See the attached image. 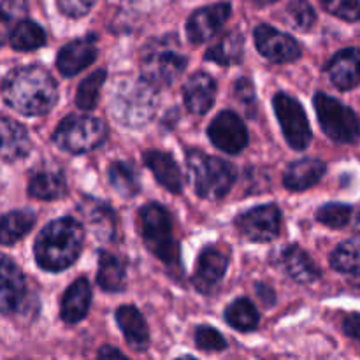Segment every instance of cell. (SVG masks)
Instances as JSON below:
<instances>
[{
	"mask_svg": "<svg viewBox=\"0 0 360 360\" xmlns=\"http://www.w3.org/2000/svg\"><path fill=\"white\" fill-rule=\"evenodd\" d=\"M139 227L148 250L167 266H178L179 248L172 234L169 211L157 202L146 204L139 211Z\"/></svg>",
	"mask_w": 360,
	"mask_h": 360,
	"instance_id": "cell-6",
	"label": "cell"
},
{
	"mask_svg": "<svg viewBox=\"0 0 360 360\" xmlns=\"http://www.w3.org/2000/svg\"><path fill=\"white\" fill-rule=\"evenodd\" d=\"M105 70L98 69L95 70L94 74H90L88 77H84L81 81V84L77 86V94H76V105L83 111H91V109L97 105L98 102V95H101L102 84L105 83Z\"/></svg>",
	"mask_w": 360,
	"mask_h": 360,
	"instance_id": "cell-35",
	"label": "cell"
},
{
	"mask_svg": "<svg viewBox=\"0 0 360 360\" xmlns=\"http://www.w3.org/2000/svg\"><path fill=\"white\" fill-rule=\"evenodd\" d=\"M327 167L319 158H301L287 167L283 183L292 192H302L315 186L326 174Z\"/></svg>",
	"mask_w": 360,
	"mask_h": 360,
	"instance_id": "cell-21",
	"label": "cell"
},
{
	"mask_svg": "<svg viewBox=\"0 0 360 360\" xmlns=\"http://www.w3.org/2000/svg\"><path fill=\"white\" fill-rule=\"evenodd\" d=\"M352 214H354V211H352V206H348V204L330 202L316 211V220L330 229H343L348 225Z\"/></svg>",
	"mask_w": 360,
	"mask_h": 360,
	"instance_id": "cell-36",
	"label": "cell"
},
{
	"mask_svg": "<svg viewBox=\"0 0 360 360\" xmlns=\"http://www.w3.org/2000/svg\"><path fill=\"white\" fill-rule=\"evenodd\" d=\"M229 267V252L221 246H207L200 252L197 259L195 273H193V287L200 294H213L225 276Z\"/></svg>",
	"mask_w": 360,
	"mask_h": 360,
	"instance_id": "cell-13",
	"label": "cell"
},
{
	"mask_svg": "<svg viewBox=\"0 0 360 360\" xmlns=\"http://www.w3.org/2000/svg\"><path fill=\"white\" fill-rule=\"evenodd\" d=\"M32 141L27 129L11 118H0V158L6 162L23 160L30 153Z\"/></svg>",
	"mask_w": 360,
	"mask_h": 360,
	"instance_id": "cell-18",
	"label": "cell"
},
{
	"mask_svg": "<svg viewBox=\"0 0 360 360\" xmlns=\"http://www.w3.org/2000/svg\"><path fill=\"white\" fill-rule=\"evenodd\" d=\"M253 2H255L257 6H271V4L278 2V0H253Z\"/></svg>",
	"mask_w": 360,
	"mask_h": 360,
	"instance_id": "cell-45",
	"label": "cell"
},
{
	"mask_svg": "<svg viewBox=\"0 0 360 360\" xmlns=\"http://www.w3.org/2000/svg\"><path fill=\"white\" fill-rule=\"evenodd\" d=\"M97 281L105 292H122L125 288V264H123V260L109 252H101Z\"/></svg>",
	"mask_w": 360,
	"mask_h": 360,
	"instance_id": "cell-29",
	"label": "cell"
},
{
	"mask_svg": "<svg viewBox=\"0 0 360 360\" xmlns=\"http://www.w3.org/2000/svg\"><path fill=\"white\" fill-rule=\"evenodd\" d=\"M330 266L338 273L360 274V238L341 243L330 255Z\"/></svg>",
	"mask_w": 360,
	"mask_h": 360,
	"instance_id": "cell-32",
	"label": "cell"
},
{
	"mask_svg": "<svg viewBox=\"0 0 360 360\" xmlns=\"http://www.w3.org/2000/svg\"><path fill=\"white\" fill-rule=\"evenodd\" d=\"M13 360H23V359H13Z\"/></svg>",
	"mask_w": 360,
	"mask_h": 360,
	"instance_id": "cell-47",
	"label": "cell"
},
{
	"mask_svg": "<svg viewBox=\"0 0 360 360\" xmlns=\"http://www.w3.org/2000/svg\"><path fill=\"white\" fill-rule=\"evenodd\" d=\"M97 360H130V359H127L125 355H123L120 350H116V348L102 347L101 350H98Z\"/></svg>",
	"mask_w": 360,
	"mask_h": 360,
	"instance_id": "cell-43",
	"label": "cell"
},
{
	"mask_svg": "<svg viewBox=\"0 0 360 360\" xmlns=\"http://www.w3.org/2000/svg\"><path fill=\"white\" fill-rule=\"evenodd\" d=\"M116 322H118L127 343L134 350L144 352L150 347V330H148L146 320L139 309L134 306H120L116 311Z\"/></svg>",
	"mask_w": 360,
	"mask_h": 360,
	"instance_id": "cell-22",
	"label": "cell"
},
{
	"mask_svg": "<svg viewBox=\"0 0 360 360\" xmlns=\"http://www.w3.org/2000/svg\"><path fill=\"white\" fill-rule=\"evenodd\" d=\"M79 211L91 234L101 241H111L116 232V218L111 207L97 199H86L79 204Z\"/></svg>",
	"mask_w": 360,
	"mask_h": 360,
	"instance_id": "cell-20",
	"label": "cell"
},
{
	"mask_svg": "<svg viewBox=\"0 0 360 360\" xmlns=\"http://www.w3.org/2000/svg\"><path fill=\"white\" fill-rule=\"evenodd\" d=\"M35 213L30 210H18L0 217V245L9 246L20 241L32 231Z\"/></svg>",
	"mask_w": 360,
	"mask_h": 360,
	"instance_id": "cell-28",
	"label": "cell"
},
{
	"mask_svg": "<svg viewBox=\"0 0 360 360\" xmlns=\"http://www.w3.org/2000/svg\"><path fill=\"white\" fill-rule=\"evenodd\" d=\"M176 360H197V359L190 357V355H185V357H179V359H176Z\"/></svg>",
	"mask_w": 360,
	"mask_h": 360,
	"instance_id": "cell-46",
	"label": "cell"
},
{
	"mask_svg": "<svg viewBox=\"0 0 360 360\" xmlns=\"http://www.w3.org/2000/svg\"><path fill=\"white\" fill-rule=\"evenodd\" d=\"M95 58H97V42H95L94 35H88V37L76 39L63 46L56 58V67L62 76L70 77L91 65Z\"/></svg>",
	"mask_w": 360,
	"mask_h": 360,
	"instance_id": "cell-16",
	"label": "cell"
},
{
	"mask_svg": "<svg viewBox=\"0 0 360 360\" xmlns=\"http://www.w3.org/2000/svg\"><path fill=\"white\" fill-rule=\"evenodd\" d=\"M56 81L37 65L11 70L2 83L4 102L21 115H46L56 104Z\"/></svg>",
	"mask_w": 360,
	"mask_h": 360,
	"instance_id": "cell-1",
	"label": "cell"
},
{
	"mask_svg": "<svg viewBox=\"0 0 360 360\" xmlns=\"http://www.w3.org/2000/svg\"><path fill=\"white\" fill-rule=\"evenodd\" d=\"M287 16L290 25H294V28L302 32L309 30L316 21L315 9H313L311 4L306 2V0H294L292 4H288Z\"/></svg>",
	"mask_w": 360,
	"mask_h": 360,
	"instance_id": "cell-37",
	"label": "cell"
},
{
	"mask_svg": "<svg viewBox=\"0 0 360 360\" xmlns=\"http://www.w3.org/2000/svg\"><path fill=\"white\" fill-rule=\"evenodd\" d=\"M28 193L41 200L62 199L67 195L65 178L60 171L46 169V171L32 176L30 183H28Z\"/></svg>",
	"mask_w": 360,
	"mask_h": 360,
	"instance_id": "cell-26",
	"label": "cell"
},
{
	"mask_svg": "<svg viewBox=\"0 0 360 360\" xmlns=\"http://www.w3.org/2000/svg\"><path fill=\"white\" fill-rule=\"evenodd\" d=\"M83 248V227L74 218L65 217L46 225L35 241V260L44 271L67 269Z\"/></svg>",
	"mask_w": 360,
	"mask_h": 360,
	"instance_id": "cell-2",
	"label": "cell"
},
{
	"mask_svg": "<svg viewBox=\"0 0 360 360\" xmlns=\"http://www.w3.org/2000/svg\"><path fill=\"white\" fill-rule=\"evenodd\" d=\"M236 227L250 241H273L281 227V211L274 204L257 206L239 214L236 218Z\"/></svg>",
	"mask_w": 360,
	"mask_h": 360,
	"instance_id": "cell-10",
	"label": "cell"
},
{
	"mask_svg": "<svg viewBox=\"0 0 360 360\" xmlns=\"http://www.w3.org/2000/svg\"><path fill=\"white\" fill-rule=\"evenodd\" d=\"M245 39L239 32H227L206 51V60L220 65H236L243 60Z\"/></svg>",
	"mask_w": 360,
	"mask_h": 360,
	"instance_id": "cell-27",
	"label": "cell"
},
{
	"mask_svg": "<svg viewBox=\"0 0 360 360\" xmlns=\"http://www.w3.org/2000/svg\"><path fill=\"white\" fill-rule=\"evenodd\" d=\"M354 229L357 234H360V210L355 213V218H354Z\"/></svg>",
	"mask_w": 360,
	"mask_h": 360,
	"instance_id": "cell-44",
	"label": "cell"
},
{
	"mask_svg": "<svg viewBox=\"0 0 360 360\" xmlns=\"http://www.w3.org/2000/svg\"><path fill=\"white\" fill-rule=\"evenodd\" d=\"M186 58L179 51L174 35L155 39L148 42L141 56V77L158 90L169 86L183 74Z\"/></svg>",
	"mask_w": 360,
	"mask_h": 360,
	"instance_id": "cell-4",
	"label": "cell"
},
{
	"mask_svg": "<svg viewBox=\"0 0 360 360\" xmlns=\"http://www.w3.org/2000/svg\"><path fill=\"white\" fill-rule=\"evenodd\" d=\"M144 164L150 167L157 181L169 192L179 193L183 190V176L174 158L164 151L150 150L144 153Z\"/></svg>",
	"mask_w": 360,
	"mask_h": 360,
	"instance_id": "cell-23",
	"label": "cell"
},
{
	"mask_svg": "<svg viewBox=\"0 0 360 360\" xmlns=\"http://www.w3.org/2000/svg\"><path fill=\"white\" fill-rule=\"evenodd\" d=\"M27 283L20 267L0 253V313H13L20 308Z\"/></svg>",
	"mask_w": 360,
	"mask_h": 360,
	"instance_id": "cell-15",
	"label": "cell"
},
{
	"mask_svg": "<svg viewBox=\"0 0 360 360\" xmlns=\"http://www.w3.org/2000/svg\"><path fill=\"white\" fill-rule=\"evenodd\" d=\"M210 139L218 150L229 155H236L248 146V130L243 120L232 111H221L217 118L211 122Z\"/></svg>",
	"mask_w": 360,
	"mask_h": 360,
	"instance_id": "cell-11",
	"label": "cell"
},
{
	"mask_svg": "<svg viewBox=\"0 0 360 360\" xmlns=\"http://www.w3.org/2000/svg\"><path fill=\"white\" fill-rule=\"evenodd\" d=\"M91 304V287L86 278H77L62 299V319L67 323H77L86 316Z\"/></svg>",
	"mask_w": 360,
	"mask_h": 360,
	"instance_id": "cell-24",
	"label": "cell"
},
{
	"mask_svg": "<svg viewBox=\"0 0 360 360\" xmlns=\"http://www.w3.org/2000/svg\"><path fill=\"white\" fill-rule=\"evenodd\" d=\"M322 7L333 16L345 21H360V0H320Z\"/></svg>",
	"mask_w": 360,
	"mask_h": 360,
	"instance_id": "cell-38",
	"label": "cell"
},
{
	"mask_svg": "<svg viewBox=\"0 0 360 360\" xmlns=\"http://www.w3.org/2000/svg\"><path fill=\"white\" fill-rule=\"evenodd\" d=\"M225 320L234 329L241 330V333H250L259 326V311L248 299H238L227 308Z\"/></svg>",
	"mask_w": 360,
	"mask_h": 360,
	"instance_id": "cell-33",
	"label": "cell"
},
{
	"mask_svg": "<svg viewBox=\"0 0 360 360\" xmlns=\"http://www.w3.org/2000/svg\"><path fill=\"white\" fill-rule=\"evenodd\" d=\"M108 136L104 122L88 115H70L53 134V143L72 155L88 153L101 146Z\"/></svg>",
	"mask_w": 360,
	"mask_h": 360,
	"instance_id": "cell-7",
	"label": "cell"
},
{
	"mask_svg": "<svg viewBox=\"0 0 360 360\" xmlns=\"http://www.w3.org/2000/svg\"><path fill=\"white\" fill-rule=\"evenodd\" d=\"M56 4L65 16L81 18L94 9L97 0H56Z\"/></svg>",
	"mask_w": 360,
	"mask_h": 360,
	"instance_id": "cell-40",
	"label": "cell"
},
{
	"mask_svg": "<svg viewBox=\"0 0 360 360\" xmlns=\"http://www.w3.org/2000/svg\"><path fill=\"white\" fill-rule=\"evenodd\" d=\"M313 104L327 137L341 144L357 143L360 137V120L355 111L323 91L315 95Z\"/></svg>",
	"mask_w": 360,
	"mask_h": 360,
	"instance_id": "cell-8",
	"label": "cell"
},
{
	"mask_svg": "<svg viewBox=\"0 0 360 360\" xmlns=\"http://www.w3.org/2000/svg\"><path fill=\"white\" fill-rule=\"evenodd\" d=\"M109 183L122 197H134L141 188L139 174L127 162H115L108 171Z\"/></svg>",
	"mask_w": 360,
	"mask_h": 360,
	"instance_id": "cell-31",
	"label": "cell"
},
{
	"mask_svg": "<svg viewBox=\"0 0 360 360\" xmlns=\"http://www.w3.org/2000/svg\"><path fill=\"white\" fill-rule=\"evenodd\" d=\"M28 0H2L0 2V46L9 41L18 23L25 20Z\"/></svg>",
	"mask_w": 360,
	"mask_h": 360,
	"instance_id": "cell-34",
	"label": "cell"
},
{
	"mask_svg": "<svg viewBox=\"0 0 360 360\" xmlns=\"http://www.w3.org/2000/svg\"><path fill=\"white\" fill-rule=\"evenodd\" d=\"M190 176L193 179L197 195L202 199L218 200L227 195L236 181V171L229 162L210 157L202 151L190 150L186 155Z\"/></svg>",
	"mask_w": 360,
	"mask_h": 360,
	"instance_id": "cell-5",
	"label": "cell"
},
{
	"mask_svg": "<svg viewBox=\"0 0 360 360\" xmlns=\"http://www.w3.org/2000/svg\"><path fill=\"white\" fill-rule=\"evenodd\" d=\"M185 105L193 115H206L214 104L217 97V83L206 72H197L190 77L183 86Z\"/></svg>",
	"mask_w": 360,
	"mask_h": 360,
	"instance_id": "cell-19",
	"label": "cell"
},
{
	"mask_svg": "<svg viewBox=\"0 0 360 360\" xmlns=\"http://www.w3.org/2000/svg\"><path fill=\"white\" fill-rule=\"evenodd\" d=\"M234 91H236V97H238L241 102H245L248 108H250V104H253V102H255L253 84H252V81H248L246 77H241V79L236 83Z\"/></svg>",
	"mask_w": 360,
	"mask_h": 360,
	"instance_id": "cell-41",
	"label": "cell"
},
{
	"mask_svg": "<svg viewBox=\"0 0 360 360\" xmlns=\"http://www.w3.org/2000/svg\"><path fill=\"white\" fill-rule=\"evenodd\" d=\"M255 44L260 55L274 63H290L301 56V44L292 35L276 30L271 25L255 28Z\"/></svg>",
	"mask_w": 360,
	"mask_h": 360,
	"instance_id": "cell-12",
	"label": "cell"
},
{
	"mask_svg": "<svg viewBox=\"0 0 360 360\" xmlns=\"http://www.w3.org/2000/svg\"><path fill=\"white\" fill-rule=\"evenodd\" d=\"M231 13V4L227 2L213 4V6L195 11L188 18V23H186V35L195 44H202V42L210 41L227 23Z\"/></svg>",
	"mask_w": 360,
	"mask_h": 360,
	"instance_id": "cell-14",
	"label": "cell"
},
{
	"mask_svg": "<svg viewBox=\"0 0 360 360\" xmlns=\"http://www.w3.org/2000/svg\"><path fill=\"white\" fill-rule=\"evenodd\" d=\"M327 74L338 90L348 91L360 83V49L347 48L338 51L327 63Z\"/></svg>",
	"mask_w": 360,
	"mask_h": 360,
	"instance_id": "cell-17",
	"label": "cell"
},
{
	"mask_svg": "<svg viewBox=\"0 0 360 360\" xmlns=\"http://www.w3.org/2000/svg\"><path fill=\"white\" fill-rule=\"evenodd\" d=\"M274 111L281 123V130L294 150L302 151L311 143V129L302 105L287 94H276L273 98Z\"/></svg>",
	"mask_w": 360,
	"mask_h": 360,
	"instance_id": "cell-9",
	"label": "cell"
},
{
	"mask_svg": "<svg viewBox=\"0 0 360 360\" xmlns=\"http://www.w3.org/2000/svg\"><path fill=\"white\" fill-rule=\"evenodd\" d=\"M281 264L288 276L297 283H313L320 278V269L301 246L294 245L285 248L281 253Z\"/></svg>",
	"mask_w": 360,
	"mask_h": 360,
	"instance_id": "cell-25",
	"label": "cell"
},
{
	"mask_svg": "<svg viewBox=\"0 0 360 360\" xmlns=\"http://www.w3.org/2000/svg\"><path fill=\"white\" fill-rule=\"evenodd\" d=\"M158 108V90L141 79H125L118 84L112 98V116L127 127H144Z\"/></svg>",
	"mask_w": 360,
	"mask_h": 360,
	"instance_id": "cell-3",
	"label": "cell"
},
{
	"mask_svg": "<svg viewBox=\"0 0 360 360\" xmlns=\"http://www.w3.org/2000/svg\"><path fill=\"white\" fill-rule=\"evenodd\" d=\"M195 343L202 352H221L227 348V341L217 329L207 326L197 327Z\"/></svg>",
	"mask_w": 360,
	"mask_h": 360,
	"instance_id": "cell-39",
	"label": "cell"
},
{
	"mask_svg": "<svg viewBox=\"0 0 360 360\" xmlns=\"http://www.w3.org/2000/svg\"><path fill=\"white\" fill-rule=\"evenodd\" d=\"M343 330L352 340L360 341V313H352V315H348L345 319Z\"/></svg>",
	"mask_w": 360,
	"mask_h": 360,
	"instance_id": "cell-42",
	"label": "cell"
},
{
	"mask_svg": "<svg viewBox=\"0 0 360 360\" xmlns=\"http://www.w3.org/2000/svg\"><path fill=\"white\" fill-rule=\"evenodd\" d=\"M9 42L16 51H34V49L44 46L46 34L41 25L30 20H23L13 30Z\"/></svg>",
	"mask_w": 360,
	"mask_h": 360,
	"instance_id": "cell-30",
	"label": "cell"
}]
</instances>
